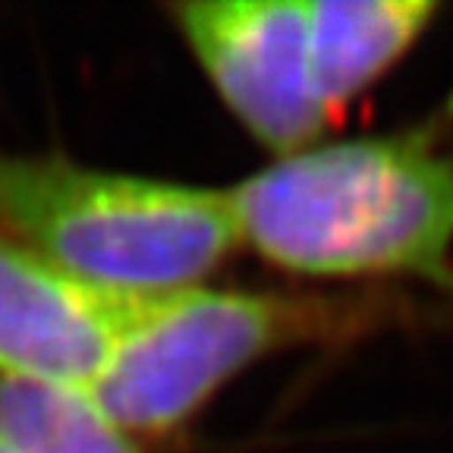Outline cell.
I'll list each match as a JSON object with an SVG mask.
<instances>
[{
    "label": "cell",
    "instance_id": "obj_5",
    "mask_svg": "<svg viewBox=\"0 0 453 453\" xmlns=\"http://www.w3.org/2000/svg\"><path fill=\"white\" fill-rule=\"evenodd\" d=\"M142 303L95 290L0 236V378L88 394Z\"/></svg>",
    "mask_w": 453,
    "mask_h": 453
},
{
    "label": "cell",
    "instance_id": "obj_4",
    "mask_svg": "<svg viewBox=\"0 0 453 453\" xmlns=\"http://www.w3.org/2000/svg\"><path fill=\"white\" fill-rule=\"evenodd\" d=\"M170 13L224 104L271 151L309 149L334 123L311 73L309 0H196Z\"/></svg>",
    "mask_w": 453,
    "mask_h": 453
},
{
    "label": "cell",
    "instance_id": "obj_6",
    "mask_svg": "<svg viewBox=\"0 0 453 453\" xmlns=\"http://www.w3.org/2000/svg\"><path fill=\"white\" fill-rule=\"evenodd\" d=\"M432 0H309L311 73L327 113H337L422 38Z\"/></svg>",
    "mask_w": 453,
    "mask_h": 453
},
{
    "label": "cell",
    "instance_id": "obj_8",
    "mask_svg": "<svg viewBox=\"0 0 453 453\" xmlns=\"http://www.w3.org/2000/svg\"><path fill=\"white\" fill-rule=\"evenodd\" d=\"M0 453H10V447H7V444H4V441H0Z\"/></svg>",
    "mask_w": 453,
    "mask_h": 453
},
{
    "label": "cell",
    "instance_id": "obj_2",
    "mask_svg": "<svg viewBox=\"0 0 453 453\" xmlns=\"http://www.w3.org/2000/svg\"><path fill=\"white\" fill-rule=\"evenodd\" d=\"M0 236L123 299L202 287L240 246L224 189L7 151H0Z\"/></svg>",
    "mask_w": 453,
    "mask_h": 453
},
{
    "label": "cell",
    "instance_id": "obj_1",
    "mask_svg": "<svg viewBox=\"0 0 453 453\" xmlns=\"http://www.w3.org/2000/svg\"><path fill=\"white\" fill-rule=\"evenodd\" d=\"M226 196L240 242L283 271L453 290V161L425 133L293 151Z\"/></svg>",
    "mask_w": 453,
    "mask_h": 453
},
{
    "label": "cell",
    "instance_id": "obj_7",
    "mask_svg": "<svg viewBox=\"0 0 453 453\" xmlns=\"http://www.w3.org/2000/svg\"><path fill=\"white\" fill-rule=\"evenodd\" d=\"M0 441L10 453H139L85 394L0 378Z\"/></svg>",
    "mask_w": 453,
    "mask_h": 453
},
{
    "label": "cell",
    "instance_id": "obj_3",
    "mask_svg": "<svg viewBox=\"0 0 453 453\" xmlns=\"http://www.w3.org/2000/svg\"><path fill=\"white\" fill-rule=\"evenodd\" d=\"M368 325L356 299L189 290L145 299L88 400L123 432L164 434L277 349Z\"/></svg>",
    "mask_w": 453,
    "mask_h": 453
}]
</instances>
